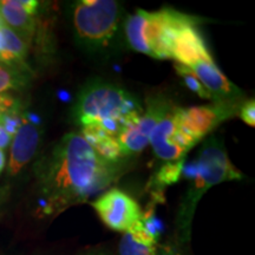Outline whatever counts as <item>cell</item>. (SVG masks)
Listing matches in <instances>:
<instances>
[{"instance_id": "6da1fadb", "label": "cell", "mask_w": 255, "mask_h": 255, "mask_svg": "<svg viewBox=\"0 0 255 255\" xmlns=\"http://www.w3.org/2000/svg\"><path fill=\"white\" fill-rule=\"evenodd\" d=\"M120 175L121 163L101 157L81 133H66L36 165L43 212L58 214L85 202L107 189Z\"/></svg>"}, {"instance_id": "7a4b0ae2", "label": "cell", "mask_w": 255, "mask_h": 255, "mask_svg": "<svg viewBox=\"0 0 255 255\" xmlns=\"http://www.w3.org/2000/svg\"><path fill=\"white\" fill-rule=\"evenodd\" d=\"M143 109L133 96L115 83L92 79L83 85L72 107V120L81 128L98 127L117 137Z\"/></svg>"}, {"instance_id": "3957f363", "label": "cell", "mask_w": 255, "mask_h": 255, "mask_svg": "<svg viewBox=\"0 0 255 255\" xmlns=\"http://www.w3.org/2000/svg\"><path fill=\"white\" fill-rule=\"evenodd\" d=\"M195 24V18L165 7L156 12L137 9L128 17L124 28L133 51L156 59H171V46L178 31Z\"/></svg>"}, {"instance_id": "277c9868", "label": "cell", "mask_w": 255, "mask_h": 255, "mask_svg": "<svg viewBox=\"0 0 255 255\" xmlns=\"http://www.w3.org/2000/svg\"><path fill=\"white\" fill-rule=\"evenodd\" d=\"M183 173L193 178L178 215V225L183 234H188L195 207L206 191L225 181L240 180L242 174L229 161L223 143L215 137L207 139L200 149L196 161Z\"/></svg>"}, {"instance_id": "5b68a950", "label": "cell", "mask_w": 255, "mask_h": 255, "mask_svg": "<svg viewBox=\"0 0 255 255\" xmlns=\"http://www.w3.org/2000/svg\"><path fill=\"white\" fill-rule=\"evenodd\" d=\"M71 13L77 43L84 50L100 52L117 36L122 8L114 0H81L71 5Z\"/></svg>"}, {"instance_id": "8992f818", "label": "cell", "mask_w": 255, "mask_h": 255, "mask_svg": "<svg viewBox=\"0 0 255 255\" xmlns=\"http://www.w3.org/2000/svg\"><path fill=\"white\" fill-rule=\"evenodd\" d=\"M173 107L174 104L170 101L158 96L146 101L145 111L138 119L128 124L117 136L123 157L138 155L144 150L145 146L149 145L154 128Z\"/></svg>"}, {"instance_id": "52a82bcc", "label": "cell", "mask_w": 255, "mask_h": 255, "mask_svg": "<svg viewBox=\"0 0 255 255\" xmlns=\"http://www.w3.org/2000/svg\"><path fill=\"white\" fill-rule=\"evenodd\" d=\"M91 205L102 222L115 232H128L143 215L138 203L119 188L107 190Z\"/></svg>"}, {"instance_id": "ba28073f", "label": "cell", "mask_w": 255, "mask_h": 255, "mask_svg": "<svg viewBox=\"0 0 255 255\" xmlns=\"http://www.w3.org/2000/svg\"><path fill=\"white\" fill-rule=\"evenodd\" d=\"M196 143L178 124L177 107L175 105L154 128L149 141L155 155L165 162L183 158Z\"/></svg>"}, {"instance_id": "9c48e42d", "label": "cell", "mask_w": 255, "mask_h": 255, "mask_svg": "<svg viewBox=\"0 0 255 255\" xmlns=\"http://www.w3.org/2000/svg\"><path fill=\"white\" fill-rule=\"evenodd\" d=\"M240 105L239 102H214L201 107L177 108V121L183 131L199 142L222 121L239 111Z\"/></svg>"}, {"instance_id": "30bf717a", "label": "cell", "mask_w": 255, "mask_h": 255, "mask_svg": "<svg viewBox=\"0 0 255 255\" xmlns=\"http://www.w3.org/2000/svg\"><path fill=\"white\" fill-rule=\"evenodd\" d=\"M43 129L33 120L23 114L21 126L12 138L11 154L7 165L9 176H15L32 161L39 148Z\"/></svg>"}, {"instance_id": "8fae6325", "label": "cell", "mask_w": 255, "mask_h": 255, "mask_svg": "<svg viewBox=\"0 0 255 255\" xmlns=\"http://www.w3.org/2000/svg\"><path fill=\"white\" fill-rule=\"evenodd\" d=\"M158 231L151 212L143 213L141 220L124 233L119 245V255H156Z\"/></svg>"}, {"instance_id": "7c38bea8", "label": "cell", "mask_w": 255, "mask_h": 255, "mask_svg": "<svg viewBox=\"0 0 255 255\" xmlns=\"http://www.w3.org/2000/svg\"><path fill=\"white\" fill-rule=\"evenodd\" d=\"M38 6L39 2L36 0H2L0 1V21L28 44L36 28L34 15Z\"/></svg>"}, {"instance_id": "4fadbf2b", "label": "cell", "mask_w": 255, "mask_h": 255, "mask_svg": "<svg viewBox=\"0 0 255 255\" xmlns=\"http://www.w3.org/2000/svg\"><path fill=\"white\" fill-rule=\"evenodd\" d=\"M199 78L201 84L206 88L214 102L225 103V102H239L241 91L235 87L225 73L218 68L214 59L202 60L194 64L189 68Z\"/></svg>"}, {"instance_id": "5bb4252c", "label": "cell", "mask_w": 255, "mask_h": 255, "mask_svg": "<svg viewBox=\"0 0 255 255\" xmlns=\"http://www.w3.org/2000/svg\"><path fill=\"white\" fill-rule=\"evenodd\" d=\"M171 59L187 68L202 60L213 59L195 25H189L178 31L171 46Z\"/></svg>"}, {"instance_id": "9a60e30c", "label": "cell", "mask_w": 255, "mask_h": 255, "mask_svg": "<svg viewBox=\"0 0 255 255\" xmlns=\"http://www.w3.org/2000/svg\"><path fill=\"white\" fill-rule=\"evenodd\" d=\"M81 135L101 157L108 162L120 163L123 155L117 137L111 136L101 128L94 126L82 128Z\"/></svg>"}, {"instance_id": "2e32d148", "label": "cell", "mask_w": 255, "mask_h": 255, "mask_svg": "<svg viewBox=\"0 0 255 255\" xmlns=\"http://www.w3.org/2000/svg\"><path fill=\"white\" fill-rule=\"evenodd\" d=\"M27 55V44L15 32L0 26V63L19 66Z\"/></svg>"}, {"instance_id": "e0dca14e", "label": "cell", "mask_w": 255, "mask_h": 255, "mask_svg": "<svg viewBox=\"0 0 255 255\" xmlns=\"http://www.w3.org/2000/svg\"><path fill=\"white\" fill-rule=\"evenodd\" d=\"M28 78L19 66L0 63V94H7L9 90L24 88Z\"/></svg>"}, {"instance_id": "ac0fdd59", "label": "cell", "mask_w": 255, "mask_h": 255, "mask_svg": "<svg viewBox=\"0 0 255 255\" xmlns=\"http://www.w3.org/2000/svg\"><path fill=\"white\" fill-rule=\"evenodd\" d=\"M183 171L184 158L177 159V161L165 162V164L162 165L155 174V189L162 191L164 187L171 186V184L178 182Z\"/></svg>"}, {"instance_id": "d6986e66", "label": "cell", "mask_w": 255, "mask_h": 255, "mask_svg": "<svg viewBox=\"0 0 255 255\" xmlns=\"http://www.w3.org/2000/svg\"><path fill=\"white\" fill-rule=\"evenodd\" d=\"M175 70H176L177 75L183 79L186 87L189 89L190 91H193L194 94H196L199 97L203 98V100H212L208 91L206 90V88L201 84L199 78L196 77L195 73L187 66L180 65V64H175Z\"/></svg>"}, {"instance_id": "ffe728a7", "label": "cell", "mask_w": 255, "mask_h": 255, "mask_svg": "<svg viewBox=\"0 0 255 255\" xmlns=\"http://www.w3.org/2000/svg\"><path fill=\"white\" fill-rule=\"evenodd\" d=\"M21 120H23V114H20L19 109L12 110L2 116V119L0 120V124L6 130V132L13 138L21 126Z\"/></svg>"}, {"instance_id": "44dd1931", "label": "cell", "mask_w": 255, "mask_h": 255, "mask_svg": "<svg viewBox=\"0 0 255 255\" xmlns=\"http://www.w3.org/2000/svg\"><path fill=\"white\" fill-rule=\"evenodd\" d=\"M239 116L245 123L250 127H255V102L254 100H248L241 103L239 108Z\"/></svg>"}, {"instance_id": "7402d4cb", "label": "cell", "mask_w": 255, "mask_h": 255, "mask_svg": "<svg viewBox=\"0 0 255 255\" xmlns=\"http://www.w3.org/2000/svg\"><path fill=\"white\" fill-rule=\"evenodd\" d=\"M19 103L17 98L9 94H0V120L2 116L12 110H18Z\"/></svg>"}, {"instance_id": "603a6c76", "label": "cell", "mask_w": 255, "mask_h": 255, "mask_svg": "<svg viewBox=\"0 0 255 255\" xmlns=\"http://www.w3.org/2000/svg\"><path fill=\"white\" fill-rule=\"evenodd\" d=\"M156 255H181V253L171 245H162L158 246Z\"/></svg>"}, {"instance_id": "cb8c5ba5", "label": "cell", "mask_w": 255, "mask_h": 255, "mask_svg": "<svg viewBox=\"0 0 255 255\" xmlns=\"http://www.w3.org/2000/svg\"><path fill=\"white\" fill-rule=\"evenodd\" d=\"M11 142H12V137L6 132V130L1 127V124H0V149L4 150V149L7 148Z\"/></svg>"}, {"instance_id": "d4e9b609", "label": "cell", "mask_w": 255, "mask_h": 255, "mask_svg": "<svg viewBox=\"0 0 255 255\" xmlns=\"http://www.w3.org/2000/svg\"><path fill=\"white\" fill-rule=\"evenodd\" d=\"M5 165H6L5 151L0 149V174H1L2 170H4V169H5Z\"/></svg>"}, {"instance_id": "484cf974", "label": "cell", "mask_w": 255, "mask_h": 255, "mask_svg": "<svg viewBox=\"0 0 255 255\" xmlns=\"http://www.w3.org/2000/svg\"><path fill=\"white\" fill-rule=\"evenodd\" d=\"M82 255H107L104 252H88V253Z\"/></svg>"}, {"instance_id": "4316f807", "label": "cell", "mask_w": 255, "mask_h": 255, "mask_svg": "<svg viewBox=\"0 0 255 255\" xmlns=\"http://www.w3.org/2000/svg\"><path fill=\"white\" fill-rule=\"evenodd\" d=\"M1 25H2V24H1V21H0V26H1Z\"/></svg>"}]
</instances>
